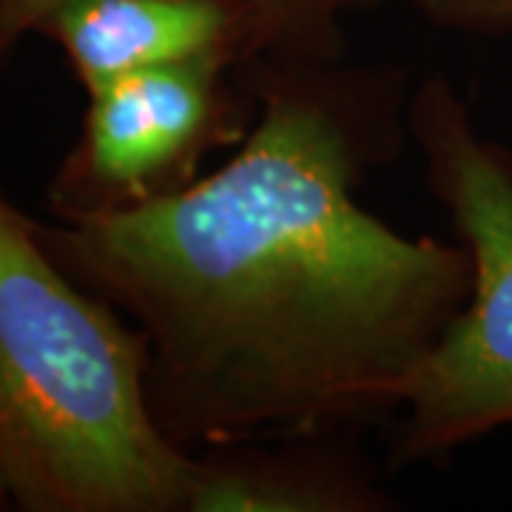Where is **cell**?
<instances>
[{
  "mask_svg": "<svg viewBox=\"0 0 512 512\" xmlns=\"http://www.w3.org/2000/svg\"><path fill=\"white\" fill-rule=\"evenodd\" d=\"M239 74L256 117L231 160L168 200L40 222L146 333L151 410L188 453L390 421L473 288L461 242L356 197L410 140L402 66L259 55Z\"/></svg>",
  "mask_w": 512,
  "mask_h": 512,
  "instance_id": "6da1fadb",
  "label": "cell"
},
{
  "mask_svg": "<svg viewBox=\"0 0 512 512\" xmlns=\"http://www.w3.org/2000/svg\"><path fill=\"white\" fill-rule=\"evenodd\" d=\"M143 330L0 191V510L185 512L197 458L148 399Z\"/></svg>",
  "mask_w": 512,
  "mask_h": 512,
  "instance_id": "7a4b0ae2",
  "label": "cell"
},
{
  "mask_svg": "<svg viewBox=\"0 0 512 512\" xmlns=\"http://www.w3.org/2000/svg\"><path fill=\"white\" fill-rule=\"evenodd\" d=\"M407 131L470 251L473 288L393 416L387 470L436 464L512 427V151L478 131L444 74L413 86Z\"/></svg>",
  "mask_w": 512,
  "mask_h": 512,
  "instance_id": "3957f363",
  "label": "cell"
},
{
  "mask_svg": "<svg viewBox=\"0 0 512 512\" xmlns=\"http://www.w3.org/2000/svg\"><path fill=\"white\" fill-rule=\"evenodd\" d=\"M256 97L239 66L188 60L111 80L89 94L83 126L46 185L57 220L168 200L200 180L202 163L237 148Z\"/></svg>",
  "mask_w": 512,
  "mask_h": 512,
  "instance_id": "277c9868",
  "label": "cell"
},
{
  "mask_svg": "<svg viewBox=\"0 0 512 512\" xmlns=\"http://www.w3.org/2000/svg\"><path fill=\"white\" fill-rule=\"evenodd\" d=\"M35 35L63 52L86 94L157 66L208 57L242 66L279 52L262 0H63Z\"/></svg>",
  "mask_w": 512,
  "mask_h": 512,
  "instance_id": "5b68a950",
  "label": "cell"
},
{
  "mask_svg": "<svg viewBox=\"0 0 512 512\" xmlns=\"http://www.w3.org/2000/svg\"><path fill=\"white\" fill-rule=\"evenodd\" d=\"M185 512H390L384 487L348 430H308L194 453Z\"/></svg>",
  "mask_w": 512,
  "mask_h": 512,
  "instance_id": "8992f818",
  "label": "cell"
},
{
  "mask_svg": "<svg viewBox=\"0 0 512 512\" xmlns=\"http://www.w3.org/2000/svg\"><path fill=\"white\" fill-rule=\"evenodd\" d=\"M63 0H0V69L26 35ZM279 29V52L288 57H348L345 20L387 0H262Z\"/></svg>",
  "mask_w": 512,
  "mask_h": 512,
  "instance_id": "52a82bcc",
  "label": "cell"
},
{
  "mask_svg": "<svg viewBox=\"0 0 512 512\" xmlns=\"http://www.w3.org/2000/svg\"><path fill=\"white\" fill-rule=\"evenodd\" d=\"M421 18L467 35H512V0H410Z\"/></svg>",
  "mask_w": 512,
  "mask_h": 512,
  "instance_id": "ba28073f",
  "label": "cell"
}]
</instances>
